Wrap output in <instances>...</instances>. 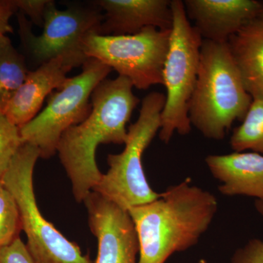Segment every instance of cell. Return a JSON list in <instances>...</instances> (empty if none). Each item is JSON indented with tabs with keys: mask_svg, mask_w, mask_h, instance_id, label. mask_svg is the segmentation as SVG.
Segmentation results:
<instances>
[{
	"mask_svg": "<svg viewBox=\"0 0 263 263\" xmlns=\"http://www.w3.org/2000/svg\"><path fill=\"white\" fill-rule=\"evenodd\" d=\"M133 87L124 76L100 82L91 95L89 117L67 129L59 141L57 152L78 202L84 201L103 175L95 160L98 146L125 143L126 126L140 103Z\"/></svg>",
	"mask_w": 263,
	"mask_h": 263,
	"instance_id": "1",
	"label": "cell"
},
{
	"mask_svg": "<svg viewBox=\"0 0 263 263\" xmlns=\"http://www.w3.org/2000/svg\"><path fill=\"white\" fill-rule=\"evenodd\" d=\"M215 195L191 184L169 186L154 201L128 211L139 241L138 263H165L198 243L218 211Z\"/></svg>",
	"mask_w": 263,
	"mask_h": 263,
	"instance_id": "2",
	"label": "cell"
},
{
	"mask_svg": "<svg viewBox=\"0 0 263 263\" xmlns=\"http://www.w3.org/2000/svg\"><path fill=\"white\" fill-rule=\"evenodd\" d=\"M252 101L228 42L203 40L197 82L189 103L191 125L205 138L220 141L235 121H243Z\"/></svg>",
	"mask_w": 263,
	"mask_h": 263,
	"instance_id": "3",
	"label": "cell"
},
{
	"mask_svg": "<svg viewBox=\"0 0 263 263\" xmlns=\"http://www.w3.org/2000/svg\"><path fill=\"white\" fill-rule=\"evenodd\" d=\"M164 103L165 95L162 93L152 91L144 97L138 119L128 129L124 149L120 154L108 156V171L102 175L93 189L92 191L127 212L160 196L147 181L142 157L160 130Z\"/></svg>",
	"mask_w": 263,
	"mask_h": 263,
	"instance_id": "4",
	"label": "cell"
},
{
	"mask_svg": "<svg viewBox=\"0 0 263 263\" xmlns=\"http://www.w3.org/2000/svg\"><path fill=\"white\" fill-rule=\"evenodd\" d=\"M171 8L173 26L162 72L167 95L159 132L160 139L166 144L175 133L186 136L191 132L189 103L197 82L203 41L190 23L183 2L172 0Z\"/></svg>",
	"mask_w": 263,
	"mask_h": 263,
	"instance_id": "5",
	"label": "cell"
},
{
	"mask_svg": "<svg viewBox=\"0 0 263 263\" xmlns=\"http://www.w3.org/2000/svg\"><path fill=\"white\" fill-rule=\"evenodd\" d=\"M40 152L37 147L23 143L13 157L2 183L14 197L20 214L22 230L34 263H92L89 254L70 241L46 220L38 209L33 173Z\"/></svg>",
	"mask_w": 263,
	"mask_h": 263,
	"instance_id": "6",
	"label": "cell"
},
{
	"mask_svg": "<svg viewBox=\"0 0 263 263\" xmlns=\"http://www.w3.org/2000/svg\"><path fill=\"white\" fill-rule=\"evenodd\" d=\"M111 71L101 62L88 59L82 65V72L67 78L61 88L48 96L46 108L19 128L23 143L37 147L41 158L53 157L62 134L89 117L92 109L91 95Z\"/></svg>",
	"mask_w": 263,
	"mask_h": 263,
	"instance_id": "7",
	"label": "cell"
},
{
	"mask_svg": "<svg viewBox=\"0 0 263 263\" xmlns=\"http://www.w3.org/2000/svg\"><path fill=\"white\" fill-rule=\"evenodd\" d=\"M66 5V9L59 10L54 1H48L43 32L38 36L33 34L30 21L20 12L17 13L22 45L29 60L37 67L59 57L68 59L76 67L89 59L83 51V41L89 33H99L104 20L102 10L95 1Z\"/></svg>",
	"mask_w": 263,
	"mask_h": 263,
	"instance_id": "8",
	"label": "cell"
},
{
	"mask_svg": "<svg viewBox=\"0 0 263 263\" xmlns=\"http://www.w3.org/2000/svg\"><path fill=\"white\" fill-rule=\"evenodd\" d=\"M171 30L149 27L131 35L91 32L83 41V51L87 58L95 59L127 78L137 89L146 90L163 84Z\"/></svg>",
	"mask_w": 263,
	"mask_h": 263,
	"instance_id": "9",
	"label": "cell"
},
{
	"mask_svg": "<svg viewBox=\"0 0 263 263\" xmlns=\"http://www.w3.org/2000/svg\"><path fill=\"white\" fill-rule=\"evenodd\" d=\"M83 202L90 230L98 239L95 263H138L139 241L129 212L94 191Z\"/></svg>",
	"mask_w": 263,
	"mask_h": 263,
	"instance_id": "10",
	"label": "cell"
},
{
	"mask_svg": "<svg viewBox=\"0 0 263 263\" xmlns=\"http://www.w3.org/2000/svg\"><path fill=\"white\" fill-rule=\"evenodd\" d=\"M183 5L202 40L221 43L257 18L263 8L256 0H185Z\"/></svg>",
	"mask_w": 263,
	"mask_h": 263,
	"instance_id": "11",
	"label": "cell"
},
{
	"mask_svg": "<svg viewBox=\"0 0 263 263\" xmlns=\"http://www.w3.org/2000/svg\"><path fill=\"white\" fill-rule=\"evenodd\" d=\"M105 11L98 34L131 35L146 27L171 30L173 12L169 0H98Z\"/></svg>",
	"mask_w": 263,
	"mask_h": 263,
	"instance_id": "12",
	"label": "cell"
},
{
	"mask_svg": "<svg viewBox=\"0 0 263 263\" xmlns=\"http://www.w3.org/2000/svg\"><path fill=\"white\" fill-rule=\"evenodd\" d=\"M75 67L68 59L59 57L29 71L7 105L5 117L16 127H23L40 113L46 97L61 88L67 80V72Z\"/></svg>",
	"mask_w": 263,
	"mask_h": 263,
	"instance_id": "13",
	"label": "cell"
},
{
	"mask_svg": "<svg viewBox=\"0 0 263 263\" xmlns=\"http://www.w3.org/2000/svg\"><path fill=\"white\" fill-rule=\"evenodd\" d=\"M205 162L212 176L220 181L219 191L222 195L263 199V155L234 152L209 155Z\"/></svg>",
	"mask_w": 263,
	"mask_h": 263,
	"instance_id": "14",
	"label": "cell"
},
{
	"mask_svg": "<svg viewBox=\"0 0 263 263\" xmlns=\"http://www.w3.org/2000/svg\"><path fill=\"white\" fill-rule=\"evenodd\" d=\"M228 43L246 91L252 99H263L262 24L254 19Z\"/></svg>",
	"mask_w": 263,
	"mask_h": 263,
	"instance_id": "15",
	"label": "cell"
},
{
	"mask_svg": "<svg viewBox=\"0 0 263 263\" xmlns=\"http://www.w3.org/2000/svg\"><path fill=\"white\" fill-rule=\"evenodd\" d=\"M29 72L25 58L15 49L10 38L0 35V114H4Z\"/></svg>",
	"mask_w": 263,
	"mask_h": 263,
	"instance_id": "16",
	"label": "cell"
},
{
	"mask_svg": "<svg viewBox=\"0 0 263 263\" xmlns=\"http://www.w3.org/2000/svg\"><path fill=\"white\" fill-rule=\"evenodd\" d=\"M230 143L235 152L251 150L263 155V99H252L241 124L233 130Z\"/></svg>",
	"mask_w": 263,
	"mask_h": 263,
	"instance_id": "17",
	"label": "cell"
},
{
	"mask_svg": "<svg viewBox=\"0 0 263 263\" xmlns=\"http://www.w3.org/2000/svg\"><path fill=\"white\" fill-rule=\"evenodd\" d=\"M22 230L18 205L0 181V248L18 238Z\"/></svg>",
	"mask_w": 263,
	"mask_h": 263,
	"instance_id": "18",
	"label": "cell"
},
{
	"mask_svg": "<svg viewBox=\"0 0 263 263\" xmlns=\"http://www.w3.org/2000/svg\"><path fill=\"white\" fill-rule=\"evenodd\" d=\"M22 144L19 128L0 114V181Z\"/></svg>",
	"mask_w": 263,
	"mask_h": 263,
	"instance_id": "19",
	"label": "cell"
},
{
	"mask_svg": "<svg viewBox=\"0 0 263 263\" xmlns=\"http://www.w3.org/2000/svg\"><path fill=\"white\" fill-rule=\"evenodd\" d=\"M230 263H263V240L252 238L235 250Z\"/></svg>",
	"mask_w": 263,
	"mask_h": 263,
	"instance_id": "20",
	"label": "cell"
},
{
	"mask_svg": "<svg viewBox=\"0 0 263 263\" xmlns=\"http://www.w3.org/2000/svg\"><path fill=\"white\" fill-rule=\"evenodd\" d=\"M0 263H34L27 250V246L15 238L9 245L0 248Z\"/></svg>",
	"mask_w": 263,
	"mask_h": 263,
	"instance_id": "21",
	"label": "cell"
},
{
	"mask_svg": "<svg viewBox=\"0 0 263 263\" xmlns=\"http://www.w3.org/2000/svg\"><path fill=\"white\" fill-rule=\"evenodd\" d=\"M49 0H13L15 8L25 16H28L32 24L43 27L44 12Z\"/></svg>",
	"mask_w": 263,
	"mask_h": 263,
	"instance_id": "22",
	"label": "cell"
},
{
	"mask_svg": "<svg viewBox=\"0 0 263 263\" xmlns=\"http://www.w3.org/2000/svg\"><path fill=\"white\" fill-rule=\"evenodd\" d=\"M16 11L13 0H0V35L13 32L10 19Z\"/></svg>",
	"mask_w": 263,
	"mask_h": 263,
	"instance_id": "23",
	"label": "cell"
},
{
	"mask_svg": "<svg viewBox=\"0 0 263 263\" xmlns=\"http://www.w3.org/2000/svg\"><path fill=\"white\" fill-rule=\"evenodd\" d=\"M254 205H255V209L257 211V212L263 216V199H261V200H256Z\"/></svg>",
	"mask_w": 263,
	"mask_h": 263,
	"instance_id": "24",
	"label": "cell"
},
{
	"mask_svg": "<svg viewBox=\"0 0 263 263\" xmlns=\"http://www.w3.org/2000/svg\"><path fill=\"white\" fill-rule=\"evenodd\" d=\"M257 19L263 25V8L262 10H261L260 13H259V14L258 16H257Z\"/></svg>",
	"mask_w": 263,
	"mask_h": 263,
	"instance_id": "25",
	"label": "cell"
},
{
	"mask_svg": "<svg viewBox=\"0 0 263 263\" xmlns=\"http://www.w3.org/2000/svg\"><path fill=\"white\" fill-rule=\"evenodd\" d=\"M197 263H208L206 259H200Z\"/></svg>",
	"mask_w": 263,
	"mask_h": 263,
	"instance_id": "26",
	"label": "cell"
}]
</instances>
